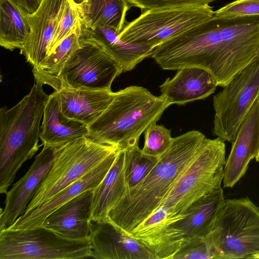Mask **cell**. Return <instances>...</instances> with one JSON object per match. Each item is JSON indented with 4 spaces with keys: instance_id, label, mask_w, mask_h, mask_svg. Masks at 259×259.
<instances>
[{
    "instance_id": "obj_7",
    "label": "cell",
    "mask_w": 259,
    "mask_h": 259,
    "mask_svg": "<svg viewBox=\"0 0 259 259\" xmlns=\"http://www.w3.org/2000/svg\"><path fill=\"white\" fill-rule=\"evenodd\" d=\"M119 150L88 136L69 143L57 156L28 205V212L45 203Z\"/></svg>"
},
{
    "instance_id": "obj_20",
    "label": "cell",
    "mask_w": 259,
    "mask_h": 259,
    "mask_svg": "<svg viewBox=\"0 0 259 259\" xmlns=\"http://www.w3.org/2000/svg\"><path fill=\"white\" fill-rule=\"evenodd\" d=\"M64 117L87 126L95 121L112 101L111 90H70L54 92Z\"/></svg>"
},
{
    "instance_id": "obj_30",
    "label": "cell",
    "mask_w": 259,
    "mask_h": 259,
    "mask_svg": "<svg viewBox=\"0 0 259 259\" xmlns=\"http://www.w3.org/2000/svg\"><path fill=\"white\" fill-rule=\"evenodd\" d=\"M214 259V255L206 237L185 238L172 259Z\"/></svg>"
},
{
    "instance_id": "obj_18",
    "label": "cell",
    "mask_w": 259,
    "mask_h": 259,
    "mask_svg": "<svg viewBox=\"0 0 259 259\" xmlns=\"http://www.w3.org/2000/svg\"><path fill=\"white\" fill-rule=\"evenodd\" d=\"M94 189L85 191L52 212L42 226L71 239L89 238Z\"/></svg>"
},
{
    "instance_id": "obj_9",
    "label": "cell",
    "mask_w": 259,
    "mask_h": 259,
    "mask_svg": "<svg viewBox=\"0 0 259 259\" xmlns=\"http://www.w3.org/2000/svg\"><path fill=\"white\" fill-rule=\"evenodd\" d=\"M214 14L209 4L147 10L127 23L118 36L126 42L154 49L166 40L208 20Z\"/></svg>"
},
{
    "instance_id": "obj_23",
    "label": "cell",
    "mask_w": 259,
    "mask_h": 259,
    "mask_svg": "<svg viewBox=\"0 0 259 259\" xmlns=\"http://www.w3.org/2000/svg\"><path fill=\"white\" fill-rule=\"evenodd\" d=\"M89 136L88 126L67 119L61 111L58 98L50 95L43 114L39 139L43 146L59 147Z\"/></svg>"
},
{
    "instance_id": "obj_32",
    "label": "cell",
    "mask_w": 259,
    "mask_h": 259,
    "mask_svg": "<svg viewBox=\"0 0 259 259\" xmlns=\"http://www.w3.org/2000/svg\"><path fill=\"white\" fill-rule=\"evenodd\" d=\"M259 15V0H236L214 11L215 18Z\"/></svg>"
},
{
    "instance_id": "obj_8",
    "label": "cell",
    "mask_w": 259,
    "mask_h": 259,
    "mask_svg": "<svg viewBox=\"0 0 259 259\" xmlns=\"http://www.w3.org/2000/svg\"><path fill=\"white\" fill-rule=\"evenodd\" d=\"M91 254L89 238H67L42 226L0 230V259H77Z\"/></svg>"
},
{
    "instance_id": "obj_17",
    "label": "cell",
    "mask_w": 259,
    "mask_h": 259,
    "mask_svg": "<svg viewBox=\"0 0 259 259\" xmlns=\"http://www.w3.org/2000/svg\"><path fill=\"white\" fill-rule=\"evenodd\" d=\"M165 207L160 206L129 233L150 251L155 259H172L185 238L170 226Z\"/></svg>"
},
{
    "instance_id": "obj_19",
    "label": "cell",
    "mask_w": 259,
    "mask_h": 259,
    "mask_svg": "<svg viewBox=\"0 0 259 259\" xmlns=\"http://www.w3.org/2000/svg\"><path fill=\"white\" fill-rule=\"evenodd\" d=\"M177 70L173 77L167 78L160 86V96L169 105L205 99L218 87L212 75L204 69L185 67Z\"/></svg>"
},
{
    "instance_id": "obj_38",
    "label": "cell",
    "mask_w": 259,
    "mask_h": 259,
    "mask_svg": "<svg viewBox=\"0 0 259 259\" xmlns=\"http://www.w3.org/2000/svg\"><path fill=\"white\" fill-rule=\"evenodd\" d=\"M255 258H256V259H258V258H259V255H258V256H257Z\"/></svg>"
},
{
    "instance_id": "obj_24",
    "label": "cell",
    "mask_w": 259,
    "mask_h": 259,
    "mask_svg": "<svg viewBox=\"0 0 259 259\" xmlns=\"http://www.w3.org/2000/svg\"><path fill=\"white\" fill-rule=\"evenodd\" d=\"M126 191L125 152L119 150L107 174L94 189L91 220L97 221L106 218Z\"/></svg>"
},
{
    "instance_id": "obj_35",
    "label": "cell",
    "mask_w": 259,
    "mask_h": 259,
    "mask_svg": "<svg viewBox=\"0 0 259 259\" xmlns=\"http://www.w3.org/2000/svg\"><path fill=\"white\" fill-rule=\"evenodd\" d=\"M85 0H73L74 3L77 5H80L82 4Z\"/></svg>"
},
{
    "instance_id": "obj_21",
    "label": "cell",
    "mask_w": 259,
    "mask_h": 259,
    "mask_svg": "<svg viewBox=\"0 0 259 259\" xmlns=\"http://www.w3.org/2000/svg\"><path fill=\"white\" fill-rule=\"evenodd\" d=\"M225 200L222 187L194 202L170 226L183 238H205L212 231Z\"/></svg>"
},
{
    "instance_id": "obj_22",
    "label": "cell",
    "mask_w": 259,
    "mask_h": 259,
    "mask_svg": "<svg viewBox=\"0 0 259 259\" xmlns=\"http://www.w3.org/2000/svg\"><path fill=\"white\" fill-rule=\"evenodd\" d=\"M81 37L100 46L119 65L123 72L133 70L145 59L150 57L153 48L126 42L120 39L113 28H90L81 24Z\"/></svg>"
},
{
    "instance_id": "obj_10",
    "label": "cell",
    "mask_w": 259,
    "mask_h": 259,
    "mask_svg": "<svg viewBox=\"0 0 259 259\" xmlns=\"http://www.w3.org/2000/svg\"><path fill=\"white\" fill-rule=\"evenodd\" d=\"M258 99L259 59H253L213 97V134L232 143L241 123Z\"/></svg>"
},
{
    "instance_id": "obj_12",
    "label": "cell",
    "mask_w": 259,
    "mask_h": 259,
    "mask_svg": "<svg viewBox=\"0 0 259 259\" xmlns=\"http://www.w3.org/2000/svg\"><path fill=\"white\" fill-rule=\"evenodd\" d=\"M68 144L59 147L44 146L25 175L5 194V208L0 216V230L10 226L25 212L52 163Z\"/></svg>"
},
{
    "instance_id": "obj_26",
    "label": "cell",
    "mask_w": 259,
    "mask_h": 259,
    "mask_svg": "<svg viewBox=\"0 0 259 259\" xmlns=\"http://www.w3.org/2000/svg\"><path fill=\"white\" fill-rule=\"evenodd\" d=\"M80 20L71 32L48 55L42 64L32 69L35 82L53 88L65 62L80 46Z\"/></svg>"
},
{
    "instance_id": "obj_28",
    "label": "cell",
    "mask_w": 259,
    "mask_h": 259,
    "mask_svg": "<svg viewBox=\"0 0 259 259\" xmlns=\"http://www.w3.org/2000/svg\"><path fill=\"white\" fill-rule=\"evenodd\" d=\"M124 152L126 193L148 176L157 163L159 156L144 154L139 145L128 148Z\"/></svg>"
},
{
    "instance_id": "obj_34",
    "label": "cell",
    "mask_w": 259,
    "mask_h": 259,
    "mask_svg": "<svg viewBox=\"0 0 259 259\" xmlns=\"http://www.w3.org/2000/svg\"><path fill=\"white\" fill-rule=\"evenodd\" d=\"M25 15L33 14L39 7L42 0H11Z\"/></svg>"
},
{
    "instance_id": "obj_13",
    "label": "cell",
    "mask_w": 259,
    "mask_h": 259,
    "mask_svg": "<svg viewBox=\"0 0 259 259\" xmlns=\"http://www.w3.org/2000/svg\"><path fill=\"white\" fill-rule=\"evenodd\" d=\"M89 240L90 258L155 259L143 244L116 227L106 218L91 221Z\"/></svg>"
},
{
    "instance_id": "obj_5",
    "label": "cell",
    "mask_w": 259,
    "mask_h": 259,
    "mask_svg": "<svg viewBox=\"0 0 259 259\" xmlns=\"http://www.w3.org/2000/svg\"><path fill=\"white\" fill-rule=\"evenodd\" d=\"M225 141L206 138L198 151L172 184L160 206L174 223L203 196L221 187L226 163Z\"/></svg>"
},
{
    "instance_id": "obj_37",
    "label": "cell",
    "mask_w": 259,
    "mask_h": 259,
    "mask_svg": "<svg viewBox=\"0 0 259 259\" xmlns=\"http://www.w3.org/2000/svg\"><path fill=\"white\" fill-rule=\"evenodd\" d=\"M255 158L256 161L259 162V152Z\"/></svg>"
},
{
    "instance_id": "obj_25",
    "label": "cell",
    "mask_w": 259,
    "mask_h": 259,
    "mask_svg": "<svg viewBox=\"0 0 259 259\" xmlns=\"http://www.w3.org/2000/svg\"><path fill=\"white\" fill-rule=\"evenodd\" d=\"M81 24L90 28L108 26L119 33L131 6L126 0H85L77 6Z\"/></svg>"
},
{
    "instance_id": "obj_2",
    "label": "cell",
    "mask_w": 259,
    "mask_h": 259,
    "mask_svg": "<svg viewBox=\"0 0 259 259\" xmlns=\"http://www.w3.org/2000/svg\"><path fill=\"white\" fill-rule=\"evenodd\" d=\"M205 136L193 130L173 138L148 176L126 192L106 218L129 233L160 205L168 190L200 149Z\"/></svg>"
},
{
    "instance_id": "obj_1",
    "label": "cell",
    "mask_w": 259,
    "mask_h": 259,
    "mask_svg": "<svg viewBox=\"0 0 259 259\" xmlns=\"http://www.w3.org/2000/svg\"><path fill=\"white\" fill-rule=\"evenodd\" d=\"M258 47L259 15L213 16L161 43L150 57L164 70L204 69L224 88L252 61Z\"/></svg>"
},
{
    "instance_id": "obj_16",
    "label": "cell",
    "mask_w": 259,
    "mask_h": 259,
    "mask_svg": "<svg viewBox=\"0 0 259 259\" xmlns=\"http://www.w3.org/2000/svg\"><path fill=\"white\" fill-rule=\"evenodd\" d=\"M119 150L108 156L84 176L45 203L20 216L7 228L24 230L41 226L47 217L59 207L80 193L96 188L111 167Z\"/></svg>"
},
{
    "instance_id": "obj_29",
    "label": "cell",
    "mask_w": 259,
    "mask_h": 259,
    "mask_svg": "<svg viewBox=\"0 0 259 259\" xmlns=\"http://www.w3.org/2000/svg\"><path fill=\"white\" fill-rule=\"evenodd\" d=\"M145 142L142 151L147 155L159 156L170 146L173 138L170 130L156 123L144 132Z\"/></svg>"
},
{
    "instance_id": "obj_31",
    "label": "cell",
    "mask_w": 259,
    "mask_h": 259,
    "mask_svg": "<svg viewBox=\"0 0 259 259\" xmlns=\"http://www.w3.org/2000/svg\"><path fill=\"white\" fill-rule=\"evenodd\" d=\"M79 20L77 5L73 0H67L61 19L51 43L48 55L71 32Z\"/></svg>"
},
{
    "instance_id": "obj_14",
    "label": "cell",
    "mask_w": 259,
    "mask_h": 259,
    "mask_svg": "<svg viewBox=\"0 0 259 259\" xmlns=\"http://www.w3.org/2000/svg\"><path fill=\"white\" fill-rule=\"evenodd\" d=\"M66 2L67 0H42L33 14L26 15L30 32L21 51L32 69L39 67L47 57Z\"/></svg>"
},
{
    "instance_id": "obj_4",
    "label": "cell",
    "mask_w": 259,
    "mask_h": 259,
    "mask_svg": "<svg viewBox=\"0 0 259 259\" xmlns=\"http://www.w3.org/2000/svg\"><path fill=\"white\" fill-rule=\"evenodd\" d=\"M35 82L29 93L13 107L0 109V193L6 194L22 164L38 145L40 121L49 96Z\"/></svg>"
},
{
    "instance_id": "obj_36",
    "label": "cell",
    "mask_w": 259,
    "mask_h": 259,
    "mask_svg": "<svg viewBox=\"0 0 259 259\" xmlns=\"http://www.w3.org/2000/svg\"><path fill=\"white\" fill-rule=\"evenodd\" d=\"M253 59H259V47Z\"/></svg>"
},
{
    "instance_id": "obj_11",
    "label": "cell",
    "mask_w": 259,
    "mask_h": 259,
    "mask_svg": "<svg viewBox=\"0 0 259 259\" xmlns=\"http://www.w3.org/2000/svg\"><path fill=\"white\" fill-rule=\"evenodd\" d=\"M122 72L100 46L80 37L79 47L65 62L53 88L55 91L111 90L113 81Z\"/></svg>"
},
{
    "instance_id": "obj_27",
    "label": "cell",
    "mask_w": 259,
    "mask_h": 259,
    "mask_svg": "<svg viewBox=\"0 0 259 259\" xmlns=\"http://www.w3.org/2000/svg\"><path fill=\"white\" fill-rule=\"evenodd\" d=\"M30 26L26 15L11 0H0V45L10 51L22 50Z\"/></svg>"
},
{
    "instance_id": "obj_15",
    "label": "cell",
    "mask_w": 259,
    "mask_h": 259,
    "mask_svg": "<svg viewBox=\"0 0 259 259\" xmlns=\"http://www.w3.org/2000/svg\"><path fill=\"white\" fill-rule=\"evenodd\" d=\"M259 152V99L241 123L224 167L223 186L232 188Z\"/></svg>"
},
{
    "instance_id": "obj_6",
    "label": "cell",
    "mask_w": 259,
    "mask_h": 259,
    "mask_svg": "<svg viewBox=\"0 0 259 259\" xmlns=\"http://www.w3.org/2000/svg\"><path fill=\"white\" fill-rule=\"evenodd\" d=\"M206 238L214 259L255 258L259 255V207L248 197L225 199Z\"/></svg>"
},
{
    "instance_id": "obj_33",
    "label": "cell",
    "mask_w": 259,
    "mask_h": 259,
    "mask_svg": "<svg viewBox=\"0 0 259 259\" xmlns=\"http://www.w3.org/2000/svg\"><path fill=\"white\" fill-rule=\"evenodd\" d=\"M131 7L142 12L147 10L195 7L209 3L215 0H126Z\"/></svg>"
},
{
    "instance_id": "obj_3",
    "label": "cell",
    "mask_w": 259,
    "mask_h": 259,
    "mask_svg": "<svg viewBox=\"0 0 259 259\" xmlns=\"http://www.w3.org/2000/svg\"><path fill=\"white\" fill-rule=\"evenodd\" d=\"M169 106L160 95L155 96L144 87H126L115 92L106 109L88 126V137L120 150L139 145L141 135Z\"/></svg>"
}]
</instances>
